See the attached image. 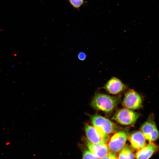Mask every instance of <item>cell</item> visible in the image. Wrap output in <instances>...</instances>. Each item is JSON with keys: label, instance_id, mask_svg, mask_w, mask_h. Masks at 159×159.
Wrapping results in <instances>:
<instances>
[{"label": "cell", "instance_id": "obj_1", "mask_svg": "<svg viewBox=\"0 0 159 159\" xmlns=\"http://www.w3.org/2000/svg\"><path fill=\"white\" fill-rule=\"evenodd\" d=\"M120 100L119 97L97 93L94 97L91 105L96 110L105 112H110L116 107L119 103Z\"/></svg>", "mask_w": 159, "mask_h": 159}, {"label": "cell", "instance_id": "obj_2", "mask_svg": "<svg viewBox=\"0 0 159 159\" xmlns=\"http://www.w3.org/2000/svg\"><path fill=\"white\" fill-rule=\"evenodd\" d=\"M91 121L95 128L108 135L116 132L121 129L116 123L100 115L93 116L91 117Z\"/></svg>", "mask_w": 159, "mask_h": 159}, {"label": "cell", "instance_id": "obj_3", "mask_svg": "<svg viewBox=\"0 0 159 159\" xmlns=\"http://www.w3.org/2000/svg\"><path fill=\"white\" fill-rule=\"evenodd\" d=\"M139 116L138 113L126 108L118 110L112 119L120 124L127 125L134 124Z\"/></svg>", "mask_w": 159, "mask_h": 159}, {"label": "cell", "instance_id": "obj_4", "mask_svg": "<svg viewBox=\"0 0 159 159\" xmlns=\"http://www.w3.org/2000/svg\"><path fill=\"white\" fill-rule=\"evenodd\" d=\"M128 135V131L126 130L115 133L108 142L107 145L110 151L116 153L119 152L125 145Z\"/></svg>", "mask_w": 159, "mask_h": 159}, {"label": "cell", "instance_id": "obj_5", "mask_svg": "<svg viewBox=\"0 0 159 159\" xmlns=\"http://www.w3.org/2000/svg\"><path fill=\"white\" fill-rule=\"evenodd\" d=\"M85 131L89 141L93 144H107L110 138L108 135L89 125H85Z\"/></svg>", "mask_w": 159, "mask_h": 159}, {"label": "cell", "instance_id": "obj_6", "mask_svg": "<svg viewBox=\"0 0 159 159\" xmlns=\"http://www.w3.org/2000/svg\"><path fill=\"white\" fill-rule=\"evenodd\" d=\"M142 100L140 95L133 90H128L125 94L122 104L126 108L134 110L142 106Z\"/></svg>", "mask_w": 159, "mask_h": 159}, {"label": "cell", "instance_id": "obj_7", "mask_svg": "<svg viewBox=\"0 0 159 159\" xmlns=\"http://www.w3.org/2000/svg\"><path fill=\"white\" fill-rule=\"evenodd\" d=\"M140 129L146 139L150 142L155 141L158 138V131L153 120H147L142 125Z\"/></svg>", "mask_w": 159, "mask_h": 159}, {"label": "cell", "instance_id": "obj_8", "mask_svg": "<svg viewBox=\"0 0 159 159\" xmlns=\"http://www.w3.org/2000/svg\"><path fill=\"white\" fill-rule=\"evenodd\" d=\"M127 138L133 150L138 151L146 145V139L141 131L132 132L128 135Z\"/></svg>", "mask_w": 159, "mask_h": 159}, {"label": "cell", "instance_id": "obj_9", "mask_svg": "<svg viewBox=\"0 0 159 159\" xmlns=\"http://www.w3.org/2000/svg\"><path fill=\"white\" fill-rule=\"evenodd\" d=\"M125 85L119 79L112 77L107 82L105 86L107 90L110 94H117L124 90Z\"/></svg>", "mask_w": 159, "mask_h": 159}, {"label": "cell", "instance_id": "obj_10", "mask_svg": "<svg viewBox=\"0 0 159 159\" xmlns=\"http://www.w3.org/2000/svg\"><path fill=\"white\" fill-rule=\"evenodd\" d=\"M87 145L90 151L100 158H102L110 152L107 144H95L87 140Z\"/></svg>", "mask_w": 159, "mask_h": 159}, {"label": "cell", "instance_id": "obj_11", "mask_svg": "<svg viewBox=\"0 0 159 159\" xmlns=\"http://www.w3.org/2000/svg\"><path fill=\"white\" fill-rule=\"evenodd\" d=\"M158 147L153 142L146 145L137 151L135 157L136 159H149L157 150Z\"/></svg>", "mask_w": 159, "mask_h": 159}, {"label": "cell", "instance_id": "obj_12", "mask_svg": "<svg viewBox=\"0 0 159 159\" xmlns=\"http://www.w3.org/2000/svg\"><path fill=\"white\" fill-rule=\"evenodd\" d=\"M119 152L118 159H134L132 149L127 145H125Z\"/></svg>", "mask_w": 159, "mask_h": 159}, {"label": "cell", "instance_id": "obj_13", "mask_svg": "<svg viewBox=\"0 0 159 159\" xmlns=\"http://www.w3.org/2000/svg\"><path fill=\"white\" fill-rule=\"evenodd\" d=\"M82 159H100L88 150L84 151Z\"/></svg>", "mask_w": 159, "mask_h": 159}, {"label": "cell", "instance_id": "obj_14", "mask_svg": "<svg viewBox=\"0 0 159 159\" xmlns=\"http://www.w3.org/2000/svg\"><path fill=\"white\" fill-rule=\"evenodd\" d=\"M70 4L74 7L79 8L84 3V0H69Z\"/></svg>", "mask_w": 159, "mask_h": 159}, {"label": "cell", "instance_id": "obj_15", "mask_svg": "<svg viewBox=\"0 0 159 159\" xmlns=\"http://www.w3.org/2000/svg\"><path fill=\"white\" fill-rule=\"evenodd\" d=\"M102 159H118V158L116 153L111 152Z\"/></svg>", "mask_w": 159, "mask_h": 159}, {"label": "cell", "instance_id": "obj_16", "mask_svg": "<svg viewBox=\"0 0 159 159\" xmlns=\"http://www.w3.org/2000/svg\"><path fill=\"white\" fill-rule=\"evenodd\" d=\"M78 57L80 60L83 61L86 58V55L83 52H80L78 54Z\"/></svg>", "mask_w": 159, "mask_h": 159}]
</instances>
